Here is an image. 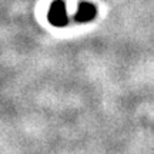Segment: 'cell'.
<instances>
[{"instance_id": "6da1fadb", "label": "cell", "mask_w": 154, "mask_h": 154, "mask_svg": "<svg viewBox=\"0 0 154 154\" xmlns=\"http://www.w3.org/2000/svg\"><path fill=\"white\" fill-rule=\"evenodd\" d=\"M49 22L53 26L63 27L69 23V16L66 11V5L63 0H54L49 9Z\"/></svg>"}, {"instance_id": "7a4b0ae2", "label": "cell", "mask_w": 154, "mask_h": 154, "mask_svg": "<svg viewBox=\"0 0 154 154\" xmlns=\"http://www.w3.org/2000/svg\"><path fill=\"white\" fill-rule=\"evenodd\" d=\"M96 17V7L94 5L88 3V2H82L79 7H77V11H76V22L79 23H86V22H90L93 20Z\"/></svg>"}]
</instances>
